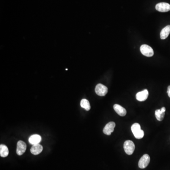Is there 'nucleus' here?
Returning <instances> with one entry per match:
<instances>
[{
  "label": "nucleus",
  "instance_id": "obj_14",
  "mask_svg": "<svg viewBox=\"0 0 170 170\" xmlns=\"http://www.w3.org/2000/svg\"><path fill=\"white\" fill-rule=\"evenodd\" d=\"M9 155L8 148L4 145H0V155L2 158L7 157Z\"/></svg>",
  "mask_w": 170,
  "mask_h": 170
},
{
  "label": "nucleus",
  "instance_id": "obj_3",
  "mask_svg": "<svg viewBox=\"0 0 170 170\" xmlns=\"http://www.w3.org/2000/svg\"><path fill=\"white\" fill-rule=\"evenodd\" d=\"M140 52L143 55L145 56L152 57L154 55V53L152 47L147 45H143L140 46Z\"/></svg>",
  "mask_w": 170,
  "mask_h": 170
},
{
  "label": "nucleus",
  "instance_id": "obj_10",
  "mask_svg": "<svg viewBox=\"0 0 170 170\" xmlns=\"http://www.w3.org/2000/svg\"><path fill=\"white\" fill-rule=\"evenodd\" d=\"M114 109L119 116H124L126 114V110L120 105L115 104L114 106Z\"/></svg>",
  "mask_w": 170,
  "mask_h": 170
},
{
  "label": "nucleus",
  "instance_id": "obj_13",
  "mask_svg": "<svg viewBox=\"0 0 170 170\" xmlns=\"http://www.w3.org/2000/svg\"><path fill=\"white\" fill-rule=\"evenodd\" d=\"M170 33V25L166 26L163 28L160 33V37L162 39H165L169 36Z\"/></svg>",
  "mask_w": 170,
  "mask_h": 170
},
{
  "label": "nucleus",
  "instance_id": "obj_2",
  "mask_svg": "<svg viewBox=\"0 0 170 170\" xmlns=\"http://www.w3.org/2000/svg\"><path fill=\"white\" fill-rule=\"evenodd\" d=\"M124 151L128 155H131L135 149V146L133 142L131 140H126L124 143Z\"/></svg>",
  "mask_w": 170,
  "mask_h": 170
},
{
  "label": "nucleus",
  "instance_id": "obj_9",
  "mask_svg": "<svg viewBox=\"0 0 170 170\" xmlns=\"http://www.w3.org/2000/svg\"><path fill=\"white\" fill-rule=\"evenodd\" d=\"M148 97V91L147 89L138 92L136 94V97L138 101L143 102L147 99Z\"/></svg>",
  "mask_w": 170,
  "mask_h": 170
},
{
  "label": "nucleus",
  "instance_id": "obj_12",
  "mask_svg": "<svg viewBox=\"0 0 170 170\" xmlns=\"http://www.w3.org/2000/svg\"><path fill=\"white\" fill-rule=\"evenodd\" d=\"M42 151V147L39 144L33 145L30 149L31 153L34 155H37L41 153Z\"/></svg>",
  "mask_w": 170,
  "mask_h": 170
},
{
  "label": "nucleus",
  "instance_id": "obj_15",
  "mask_svg": "<svg viewBox=\"0 0 170 170\" xmlns=\"http://www.w3.org/2000/svg\"><path fill=\"white\" fill-rule=\"evenodd\" d=\"M165 112L162 111L161 109L156 110L155 111V116L158 121H162L164 118Z\"/></svg>",
  "mask_w": 170,
  "mask_h": 170
},
{
  "label": "nucleus",
  "instance_id": "obj_4",
  "mask_svg": "<svg viewBox=\"0 0 170 170\" xmlns=\"http://www.w3.org/2000/svg\"><path fill=\"white\" fill-rule=\"evenodd\" d=\"M150 161V158L147 154H145L142 156L138 162V167L141 169H144L148 166Z\"/></svg>",
  "mask_w": 170,
  "mask_h": 170
},
{
  "label": "nucleus",
  "instance_id": "obj_16",
  "mask_svg": "<svg viewBox=\"0 0 170 170\" xmlns=\"http://www.w3.org/2000/svg\"><path fill=\"white\" fill-rule=\"evenodd\" d=\"M81 106L82 108H84L86 111H89L91 108L89 102L87 99H83L81 102Z\"/></svg>",
  "mask_w": 170,
  "mask_h": 170
},
{
  "label": "nucleus",
  "instance_id": "obj_6",
  "mask_svg": "<svg viewBox=\"0 0 170 170\" xmlns=\"http://www.w3.org/2000/svg\"><path fill=\"white\" fill-rule=\"evenodd\" d=\"M155 9L161 12H166L170 10V5L166 2H160L155 6Z\"/></svg>",
  "mask_w": 170,
  "mask_h": 170
},
{
  "label": "nucleus",
  "instance_id": "obj_1",
  "mask_svg": "<svg viewBox=\"0 0 170 170\" xmlns=\"http://www.w3.org/2000/svg\"><path fill=\"white\" fill-rule=\"evenodd\" d=\"M131 130L134 136L137 139H141L144 137V131L141 129V127L138 123H135L133 124Z\"/></svg>",
  "mask_w": 170,
  "mask_h": 170
},
{
  "label": "nucleus",
  "instance_id": "obj_5",
  "mask_svg": "<svg viewBox=\"0 0 170 170\" xmlns=\"http://www.w3.org/2000/svg\"><path fill=\"white\" fill-rule=\"evenodd\" d=\"M95 92L99 96H105L108 93V88L105 85L98 84L95 86Z\"/></svg>",
  "mask_w": 170,
  "mask_h": 170
},
{
  "label": "nucleus",
  "instance_id": "obj_7",
  "mask_svg": "<svg viewBox=\"0 0 170 170\" xmlns=\"http://www.w3.org/2000/svg\"><path fill=\"white\" fill-rule=\"evenodd\" d=\"M26 145L24 142L19 141L17 145L16 153L18 155H21L25 152L26 150Z\"/></svg>",
  "mask_w": 170,
  "mask_h": 170
},
{
  "label": "nucleus",
  "instance_id": "obj_17",
  "mask_svg": "<svg viewBox=\"0 0 170 170\" xmlns=\"http://www.w3.org/2000/svg\"><path fill=\"white\" fill-rule=\"evenodd\" d=\"M167 94H168V95L169 97L170 98V86H169L168 87V89H167Z\"/></svg>",
  "mask_w": 170,
  "mask_h": 170
},
{
  "label": "nucleus",
  "instance_id": "obj_11",
  "mask_svg": "<svg viewBox=\"0 0 170 170\" xmlns=\"http://www.w3.org/2000/svg\"><path fill=\"white\" fill-rule=\"evenodd\" d=\"M41 141V137L40 135L35 134L32 135L29 138V141L30 144L34 145L39 144Z\"/></svg>",
  "mask_w": 170,
  "mask_h": 170
},
{
  "label": "nucleus",
  "instance_id": "obj_8",
  "mask_svg": "<svg viewBox=\"0 0 170 170\" xmlns=\"http://www.w3.org/2000/svg\"><path fill=\"white\" fill-rule=\"evenodd\" d=\"M115 127V123L114 122H110L106 125L103 128V133L107 135H110L111 133L114 131V129Z\"/></svg>",
  "mask_w": 170,
  "mask_h": 170
}]
</instances>
